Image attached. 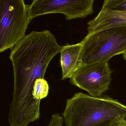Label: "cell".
Here are the masks:
<instances>
[{"label": "cell", "instance_id": "cell-1", "mask_svg": "<svg viewBox=\"0 0 126 126\" xmlns=\"http://www.w3.org/2000/svg\"><path fill=\"white\" fill-rule=\"evenodd\" d=\"M61 46L50 31H33L11 49L9 58L14 73L12 102L21 108L35 105L32 95L35 80L44 78L49 63L60 53Z\"/></svg>", "mask_w": 126, "mask_h": 126}, {"label": "cell", "instance_id": "cell-2", "mask_svg": "<svg viewBox=\"0 0 126 126\" xmlns=\"http://www.w3.org/2000/svg\"><path fill=\"white\" fill-rule=\"evenodd\" d=\"M126 114V106L117 100L78 92L66 101L63 115L66 126H110Z\"/></svg>", "mask_w": 126, "mask_h": 126}, {"label": "cell", "instance_id": "cell-3", "mask_svg": "<svg viewBox=\"0 0 126 126\" xmlns=\"http://www.w3.org/2000/svg\"><path fill=\"white\" fill-rule=\"evenodd\" d=\"M80 43V66L108 62L114 56L126 52V25L87 34Z\"/></svg>", "mask_w": 126, "mask_h": 126}, {"label": "cell", "instance_id": "cell-4", "mask_svg": "<svg viewBox=\"0 0 126 126\" xmlns=\"http://www.w3.org/2000/svg\"><path fill=\"white\" fill-rule=\"evenodd\" d=\"M30 20L23 0H1L0 53L12 49L26 36Z\"/></svg>", "mask_w": 126, "mask_h": 126}, {"label": "cell", "instance_id": "cell-5", "mask_svg": "<svg viewBox=\"0 0 126 126\" xmlns=\"http://www.w3.org/2000/svg\"><path fill=\"white\" fill-rule=\"evenodd\" d=\"M94 0H34L27 5L30 20L52 13H61L67 20L84 18L94 13Z\"/></svg>", "mask_w": 126, "mask_h": 126}, {"label": "cell", "instance_id": "cell-6", "mask_svg": "<svg viewBox=\"0 0 126 126\" xmlns=\"http://www.w3.org/2000/svg\"><path fill=\"white\" fill-rule=\"evenodd\" d=\"M112 73L108 62L84 64L78 67L70 82L91 96L100 97L109 88Z\"/></svg>", "mask_w": 126, "mask_h": 126}, {"label": "cell", "instance_id": "cell-7", "mask_svg": "<svg viewBox=\"0 0 126 126\" xmlns=\"http://www.w3.org/2000/svg\"><path fill=\"white\" fill-rule=\"evenodd\" d=\"M88 33L126 25V12L102 8L97 15L87 23Z\"/></svg>", "mask_w": 126, "mask_h": 126}, {"label": "cell", "instance_id": "cell-8", "mask_svg": "<svg viewBox=\"0 0 126 126\" xmlns=\"http://www.w3.org/2000/svg\"><path fill=\"white\" fill-rule=\"evenodd\" d=\"M82 49L81 43L67 44L61 46L60 63L62 70V80L71 78L79 67Z\"/></svg>", "mask_w": 126, "mask_h": 126}, {"label": "cell", "instance_id": "cell-9", "mask_svg": "<svg viewBox=\"0 0 126 126\" xmlns=\"http://www.w3.org/2000/svg\"><path fill=\"white\" fill-rule=\"evenodd\" d=\"M49 86L48 82L44 78H38L35 80L33 89L32 95L35 100H41L47 97Z\"/></svg>", "mask_w": 126, "mask_h": 126}, {"label": "cell", "instance_id": "cell-10", "mask_svg": "<svg viewBox=\"0 0 126 126\" xmlns=\"http://www.w3.org/2000/svg\"><path fill=\"white\" fill-rule=\"evenodd\" d=\"M102 8L126 12V0H106Z\"/></svg>", "mask_w": 126, "mask_h": 126}, {"label": "cell", "instance_id": "cell-11", "mask_svg": "<svg viewBox=\"0 0 126 126\" xmlns=\"http://www.w3.org/2000/svg\"><path fill=\"white\" fill-rule=\"evenodd\" d=\"M63 118L59 114H55L51 117L47 126H63Z\"/></svg>", "mask_w": 126, "mask_h": 126}, {"label": "cell", "instance_id": "cell-12", "mask_svg": "<svg viewBox=\"0 0 126 126\" xmlns=\"http://www.w3.org/2000/svg\"><path fill=\"white\" fill-rule=\"evenodd\" d=\"M123 117L117 118L110 126H126V123L123 120Z\"/></svg>", "mask_w": 126, "mask_h": 126}, {"label": "cell", "instance_id": "cell-13", "mask_svg": "<svg viewBox=\"0 0 126 126\" xmlns=\"http://www.w3.org/2000/svg\"><path fill=\"white\" fill-rule=\"evenodd\" d=\"M123 120L124 121V122H125L126 125V114L124 116H123Z\"/></svg>", "mask_w": 126, "mask_h": 126}, {"label": "cell", "instance_id": "cell-14", "mask_svg": "<svg viewBox=\"0 0 126 126\" xmlns=\"http://www.w3.org/2000/svg\"><path fill=\"white\" fill-rule=\"evenodd\" d=\"M123 55L124 58V60H125L126 61V53H124L123 54Z\"/></svg>", "mask_w": 126, "mask_h": 126}, {"label": "cell", "instance_id": "cell-15", "mask_svg": "<svg viewBox=\"0 0 126 126\" xmlns=\"http://www.w3.org/2000/svg\"><path fill=\"white\" fill-rule=\"evenodd\" d=\"M0 2H1V0H0Z\"/></svg>", "mask_w": 126, "mask_h": 126}]
</instances>
